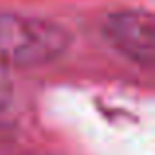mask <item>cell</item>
<instances>
[{
  "mask_svg": "<svg viewBox=\"0 0 155 155\" xmlns=\"http://www.w3.org/2000/svg\"><path fill=\"white\" fill-rule=\"evenodd\" d=\"M106 41L122 57L140 65L155 63V18L147 10H118L102 24Z\"/></svg>",
  "mask_w": 155,
  "mask_h": 155,
  "instance_id": "7a4b0ae2",
  "label": "cell"
},
{
  "mask_svg": "<svg viewBox=\"0 0 155 155\" xmlns=\"http://www.w3.org/2000/svg\"><path fill=\"white\" fill-rule=\"evenodd\" d=\"M71 47V31L47 18L0 14V61L10 67H43Z\"/></svg>",
  "mask_w": 155,
  "mask_h": 155,
  "instance_id": "6da1fadb",
  "label": "cell"
},
{
  "mask_svg": "<svg viewBox=\"0 0 155 155\" xmlns=\"http://www.w3.org/2000/svg\"><path fill=\"white\" fill-rule=\"evenodd\" d=\"M8 102H10V87L4 79H0V114L4 112Z\"/></svg>",
  "mask_w": 155,
  "mask_h": 155,
  "instance_id": "3957f363",
  "label": "cell"
}]
</instances>
